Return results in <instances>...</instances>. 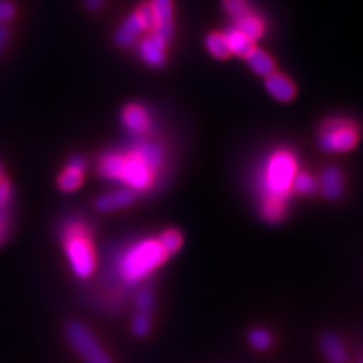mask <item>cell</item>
I'll return each mask as SVG.
<instances>
[{"label": "cell", "mask_w": 363, "mask_h": 363, "mask_svg": "<svg viewBox=\"0 0 363 363\" xmlns=\"http://www.w3.org/2000/svg\"><path fill=\"white\" fill-rule=\"evenodd\" d=\"M295 174H297V161L292 153L279 150L268 157L265 172L260 177V192L264 197L262 215L265 220H281L285 209L283 204L289 196Z\"/></svg>", "instance_id": "obj_1"}, {"label": "cell", "mask_w": 363, "mask_h": 363, "mask_svg": "<svg viewBox=\"0 0 363 363\" xmlns=\"http://www.w3.org/2000/svg\"><path fill=\"white\" fill-rule=\"evenodd\" d=\"M168 255L157 240H144L130 245L118 260V274L126 285H136L161 267Z\"/></svg>", "instance_id": "obj_2"}, {"label": "cell", "mask_w": 363, "mask_h": 363, "mask_svg": "<svg viewBox=\"0 0 363 363\" xmlns=\"http://www.w3.org/2000/svg\"><path fill=\"white\" fill-rule=\"evenodd\" d=\"M62 244L68 264L74 276L88 279L96 271V252L88 233V229L79 221L65 224L62 230Z\"/></svg>", "instance_id": "obj_3"}, {"label": "cell", "mask_w": 363, "mask_h": 363, "mask_svg": "<svg viewBox=\"0 0 363 363\" xmlns=\"http://www.w3.org/2000/svg\"><path fill=\"white\" fill-rule=\"evenodd\" d=\"M65 337L76 354L85 363H113L94 333L81 321H70L65 325Z\"/></svg>", "instance_id": "obj_4"}, {"label": "cell", "mask_w": 363, "mask_h": 363, "mask_svg": "<svg viewBox=\"0 0 363 363\" xmlns=\"http://www.w3.org/2000/svg\"><path fill=\"white\" fill-rule=\"evenodd\" d=\"M359 141V130L351 121L342 118L327 120L320 130L318 144L327 153H342L354 149Z\"/></svg>", "instance_id": "obj_5"}, {"label": "cell", "mask_w": 363, "mask_h": 363, "mask_svg": "<svg viewBox=\"0 0 363 363\" xmlns=\"http://www.w3.org/2000/svg\"><path fill=\"white\" fill-rule=\"evenodd\" d=\"M155 26V16L150 4H143L133 14L126 17L113 35V41L121 49H129L145 30H152Z\"/></svg>", "instance_id": "obj_6"}, {"label": "cell", "mask_w": 363, "mask_h": 363, "mask_svg": "<svg viewBox=\"0 0 363 363\" xmlns=\"http://www.w3.org/2000/svg\"><path fill=\"white\" fill-rule=\"evenodd\" d=\"M155 173L132 150L120 153L116 182L124 184L132 191H147L153 185Z\"/></svg>", "instance_id": "obj_7"}, {"label": "cell", "mask_w": 363, "mask_h": 363, "mask_svg": "<svg viewBox=\"0 0 363 363\" xmlns=\"http://www.w3.org/2000/svg\"><path fill=\"white\" fill-rule=\"evenodd\" d=\"M86 161L81 155H73L68 159L62 173L58 176V188L62 192H74L84 184Z\"/></svg>", "instance_id": "obj_8"}, {"label": "cell", "mask_w": 363, "mask_h": 363, "mask_svg": "<svg viewBox=\"0 0 363 363\" xmlns=\"http://www.w3.org/2000/svg\"><path fill=\"white\" fill-rule=\"evenodd\" d=\"M167 41L159 38L155 33H150L149 37H145L140 41L138 53L141 60L150 67L159 68L165 64V50H167Z\"/></svg>", "instance_id": "obj_9"}, {"label": "cell", "mask_w": 363, "mask_h": 363, "mask_svg": "<svg viewBox=\"0 0 363 363\" xmlns=\"http://www.w3.org/2000/svg\"><path fill=\"white\" fill-rule=\"evenodd\" d=\"M133 201H135V191L126 188V189L108 192V194L97 197L94 201V208L101 213H108V212H116V211L128 208Z\"/></svg>", "instance_id": "obj_10"}, {"label": "cell", "mask_w": 363, "mask_h": 363, "mask_svg": "<svg viewBox=\"0 0 363 363\" xmlns=\"http://www.w3.org/2000/svg\"><path fill=\"white\" fill-rule=\"evenodd\" d=\"M265 88L268 93L279 101H291L295 94H297V88H295L294 82L281 73H271L265 77Z\"/></svg>", "instance_id": "obj_11"}, {"label": "cell", "mask_w": 363, "mask_h": 363, "mask_svg": "<svg viewBox=\"0 0 363 363\" xmlns=\"http://www.w3.org/2000/svg\"><path fill=\"white\" fill-rule=\"evenodd\" d=\"M320 188L327 200H339L344 194V177L336 167H327L320 177Z\"/></svg>", "instance_id": "obj_12"}, {"label": "cell", "mask_w": 363, "mask_h": 363, "mask_svg": "<svg viewBox=\"0 0 363 363\" xmlns=\"http://www.w3.org/2000/svg\"><path fill=\"white\" fill-rule=\"evenodd\" d=\"M121 118H123L124 126H126V129L130 133L141 135L149 129V124H150L149 113H147V111L141 105L130 104L128 106H124L121 112Z\"/></svg>", "instance_id": "obj_13"}, {"label": "cell", "mask_w": 363, "mask_h": 363, "mask_svg": "<svg viewBox=\"0 0 363 363\" xmlns=\"http://www.w3.org/2000/svg\"><path fill=\"white\" fill-rule=\"evenodd\" d=\"M132 152L138 156L153 173H156L157 169L161 168L165 159L164 147L156 143H140L138 145H135V149Z\"/></svg>", "instance_id": "obj_14"}, {"label": "cell", "mask_w": 363, "mask_h": 363, "mask_svg": "<svg viewBox=\"0 0 363 363\" xmlns=\"http://www.w3.org/2000/svg\"><path fill=\"white\" fill-rule=\"evenodd\" d=\"M245 61H247L248 67L252 68V70L259 76L267 77L271 73L276 72L274 60H272L271 56L267 52H264L262 49L253 48L245 55Z\"/></svg>", "instance_id": "obj_15"}, {"label": "cell", "mask_w": 363, "mask_h": 363, "mask_svg": "<svg viewBox=\"0 0 363 363\" xmlns=\"http://www.w3.org/2000/svg\"><path fill=\"white\" fill-rule=\"evenodd\" d=\"M321 350L325 359L330 363H345L347 362V350L335 333H324L321 336Z\"/></svg>", "instance_id": "obj_16"}, {"label": "cell", "mask_w": 363, "mask_h": 363, "mask_svg": "<svg viewBox=\"0 0 363 363\" xmlns=\"http://www.w3.org/2000/svg\"><path fill=\"white\" fill-rule=\"evenodd\" d=\"M233 28L238 29L240 32H242L244 35L248 40H252L253 43L256 40H259L260 37H262L264 35V30H265L262 20H260L257 16H255L253 13H250V14L241 17V18L235 20L233 21Z\"/></svg>", "instance_id": "obj_17"}, {"label": "cell", "mask_w": 363, "mask_h": 363, "mask_svg": "<svg viewBox=\"0 0 363 363\" xmlns=\"http://www.w3.org/2000/svg\"><path fill=\"white\" fill-rule=\"evenodd\" d=\"M223 33H224V37L227 40V44H229V49H230L232 55L244 56V58H245V55L255 48L253 41L248 40L242 32L235 29L233 26L230 29H227Z\"/></svg>", "instance_id": "obj_18"}, {"label": "cell", "mask_w": 363, "mask_h": 363, "mask_svg": "<svg viewBox=\"0 0 363 363\" xmlns=\"http://www.w3.org/2000/svg\"><path fill=\"white\" fill-rule=\"evenodd\" d=\"M149 4L155 16V26L174 25L173 0H150Z\"/></svg>", "instance_id": "obj_19"}, {"label": "cell", "mask_w": 363, "mask_h": 363, "mask_svg": "<svg viewBox=\"0 0 363 363\" xmlns=\"http://www.w3.org/2000/svg\"><path fill=\"white\" fill-rule=\"evenodd\" d=\"M206 49L208 52L217 60H227L230 53L229 44H227V40L224 37V33H218V32H212L206 37Z\"/></svg>", "instance_id": "obj_20"}, {"label": "cell", "mask_w": 363, "mask_h": 363, "mask_svg": "<svg viewBox=\"0 0 363 363\" xmlns=\"http://www.w3.org/2000/svg\"><path fill=\"white\" fill-rule=\"evenodd\" d=\"M152 330V313L135 312L132 318V333L136 337H145Z\"/></svg>", "instance_id": "obj_21"}, {"label": "cell", "mask_w": 363, "mask_h": 363, "mask_svg": "<svg viewBox=\"0 0 363 363\" xmlns=\"http://www.w3.org/2000/svg\"><path fill=\"white\" fill-rule=\"evenodd\" d=\"M224 11L233 21L252 13V8L247 0H223Z\"/></svg>", "instance_id": "obj_22"}, {"label": "cell", "mask_w": 363, "mask_h": 363, "mask_svg": "<svg viewBox=\"0 0 363 363\" xmlns=\"http://www.w3.org/2000/svg\"><path fill=\"white\" fill-rule=\"evenodd\" d=\"M248 342L255 350L265 351L272 345V336L265 328H255L248 335Z\"/></svg>", "instance_id": "obj_23"}, {"label": "cell", "mask_w": 363, "mask_h": 363, "mask_svg": "<svg viewBox=\"0 0 363 363\" xmlns=\"http://www.w3.org/2000/svg\"><path fill=\"white\" fill-rule=\"evenodd\" d=\"M157 241H159V244H161V247L165 250V253L169 256V255L176 253L177 250L180 248L182 235L177 230L172 229V230L164 232L161 236L157 238Z\"/></svg>", "instance_id": "obj_24"}, {"label": "cell", "mask_w": 363, "mask_h": 363, "mask_svg": "<svg viewBox=\"0 0 363 363\" xmlns=\"http://www.w3.org/2000/svg\"><path fill=\"white\" fill-rule=\"evenodd\" d=\"M292 188H294V191H297L298 194L311 196L316 189V182L309 173H300V174H295L294 182H292Z\"/></svg>", "instance_id": "obj_25"}, {"label": "cell", "mask_w": 363, "mask_h": 363, "mask_svg": "<svg viewBox=\"0 0 363 363\" xmlns=\"http://www.w3.org/2000/svg\"><path fill=\"white\" fill-rule=\"evenodd\" d=\"M135 309L136 312L152 313L155 309V295L150 289H141L135 297Z\"/></svg>", "instance_id": "obj_26"}, {"label": "cell", "mask_w": 363, "mask_h": 363, "mask_svg": "<svg viewBox=\"0 0 363 363\" xmlns=\"http://www.w3.org/2000/svg\"><path fill=\"white\" fill-rule=\"evenodd\" d=\"M11 199H13V188H11V184L6 179L0 180V211H8Z\"/></svg>", "instance_id": "obj_27"}, {"label": "cell", "mask_w": 363, "mask_h": 363, "mask_svg": "<svg viewBox=\"0 0 363 363\" xmlns=\"http://www.w3.org/2000/svg\"><path fill=\"white\" fill-rule=\"evenodd\" d=\"M16 17V5L11 0H0V25H6Z\"/></svg>", "instance_id": "obj_28"}, {"label": "cell", "mask_w": 363, "mask_h": 363, "mask_svg": "<svg viewBox=\"0 0 363 363\" xmlns=\"http://www.w3.org/2000/svg\"><path fill=\"white\" fill-rule=\"evenodd\" d=\"M8 233V211H0V242Z\"/></svg>", "instance_id": "obj_29"}, {"label": "cell", "mask_w": 363, "mask_h": 363, "mask_svg": "<svg viewBox=\"0 0 363 363\" xmlns=\"http://www.w3.org/2000/svg\"><path fill=\"white\" fill-rule=\"evenodd\" d=\"M9 43V29L5 25H0V55H2Z\"/></svg>", "instance_id": "obj_30"}, {"label": "cell", "mask_w": 363, "mask_h": 363, "mask_svg": "<svg viewBox=\"0 0 363 363\" xmlns=\"http://www.w3.org/2000/svg\"><path fill=\"white\" fill-rule=\"evenodd\" d=\"M105 2H106V0H84L85 6L89 11H93V13H96V11H100L101 8H104Z\"/></svg>", "instance_id": "obj_31"}, {"label": "cell", "mask_w": 363, "mask_h": 363, "mask_svg": "<svg viewBox=\"0 0 363 363\" xmlns=\"http://www.w3.org/2000/svg\"><path fill=\"white\" fill-rule=\"evenodd\" d=\"M5 177H4V165H2V162H0V180H4Z\"/></svg>", "instance_id": "obj_32"}]
</instances>
